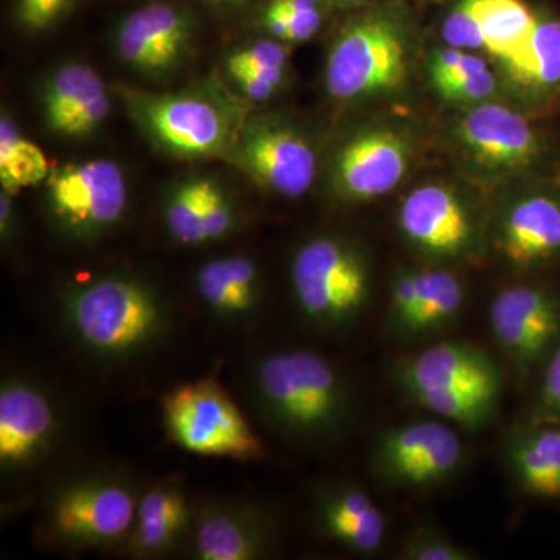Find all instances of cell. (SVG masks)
<instances>
[{"instance_id":"1","label":"cell","mask_w":560,"mask_h":560,"mask_svg":"<svg viewBox=\"0 0 560 560\" xmlns=\"http://www.w3.org/2000/svg\"><path fill=\"white\" fill-rule=\"evenodd\" d=\"M245 393L272 433L308 445L341 436L355 408L345 372L308 349L275 350L254 360L246 370Z\"/></svg>"},{"instance_id":"2","label":"cell","mask_w":560,"mask_h":560,"mask_svg":"<svg viewBox=\"0 0 560 560\" xmlns=\"http://www.w3.org/2000/svg\"><path fill=\"white\" fill-rule=\"evenodd\" d=\"M61 315L73 341L103 361H127L150 352L172 326L160 291L147 280L124 272L66 287Z\"/></svg>"},{"instance_id":"3","label":"cell","mask_w":560,"mask_h":560,"mask_svg":"<svg viewBox=\"0 0 560 560\" xmlns=\"http://www.w3.org/2000/svg\"><path fill=\"white\" fill-rule=\"evenodd\" d=\"M291 293L302 318L316 329L355 326L372 298V272L363 250L338 235L302 243L290 265Z\"/></svg>"},{"instance_id":"4","label":"cell","mask_w":560,"mask_h":560,"mask_svg":"<svg viewBox=\"0 0 560 560\" xmlns=\"http://www.w3.org/2000/svg\"><path fill=\"white\" fill-rule=\"evenodd\" d=\"M139 497L128 478L106 470L66 478L50 492L44 529L70 550H101L130 539Z\"/></svg>"},{"instance_id":"5","label":"cell","mask_w":560,"mask_h":560,"mask_svg":"<svg viewBox=\"0 0 560 560\" xmlns=\"http://www.w3.org/2000/svg\"><path fill=\"white\" fill-rule=\"evenodd\" d=\"M47 219L65 241L92 245L120 226L130 208V186L119 162H66L47 176Z\"/></svg>"},{"instance_id":"6","label":"cell","mask_w":560,"mask_h":560,"mask_svg":"<svg viewBox=\"0 0 560 560\" xmlns=\"http://www.w3.org/2000/svg\"><path fill=\"white\" fill-rule=\"evenodd\" d=\"M168 438L198 456L264 459V441L215 378L184 383L162 400Z\"/></svg>"},{"instance_id":"7","label":"cell","mask_w":560,"mask_h":560,"mask_svg":"<svg viewBox=\"0 0 560 560\" xmlns=\"http://www.w3.org/2000/svg\"><path fill=\"white\" fill-rule=\"evenodd\" d=\"M124 102L136 127L158 150L179 160L230 156L237 130L215 98L124 90Z\"/></svg>"},{"instance_id":"8","label":"cell","mask_w":560,"mask_h":560,"mask_svg":"<svg viewBox=\"0 0 560 560\" xmlns=\"http://www.w3.org/2000/svg\"><path fill=\"white\" fill-rule=\"evenodd\" d=\"M467 451L458 429L431 416L390 425L372 444V475L389 489L441 488L459 477Z\"/></svg>"},{"instance_id":"9","label":"cell","mask_w":560,"mask_h":560,"mask_svg":"<svg viewBox=\"0 0 560 560\" xmlns=\"http://www.w3.org/2000/svg\"><path fill=\"white\" fill-rule=\"evenodd\" d=\"M407 49L396 25L382 18L353 22L327 55V92L349 102L396 90L407 77Z\"/></svg>"},{"instance_id":"10","label":"cell","mask_w":560,"mask_h":560,"mask_svg":"<svg viewBox=\"0 0 560 560\" xmlns=\"http://www.w3.org/2000/svg\"><path fill=\"white\" fill-rule=\"evenodd\" d=\"M230 158L254 183L283 198L307 194L318 171L308 139L290 125L264 116L243 121Z\"/></svg>"},{"instance_id":"11","label":"cell","mask_w":560,"mask_h":560,"mask_svg":"<svg viewBox=\"0 0 560 560\" xmlns=\"http://www.w3.org/2000/svg\"><path fill=\"white\" fill-rule=\"evenodd\" d=\"M488 326L497 348L517 374L547 363L560 340V300L539 285L508 287L492 298Z\"/></svg>"},{"instance_id":"12","label":"cell","mask_w":560,"mask_h":560,"mask_svg":"<svg viewBox=\"0 0 560 560\" xmlns=\"http://www.w3.org/2000/svg\"><path fill=\"white\" fill-rule=\"evenodd\" d=\"M195 32L189 11L171 3H150L120 21L114 33V49L132 72L160 80L189 60Z\"/></svg>"},{"instance_id":"13","label":"cell","mask_w":560,"mask_h":560,"mask_svg":"<svg viewBox=\"0 0 560 560\" xmlns=\"http://www.w3.org/2000/svg\"><path fill=\"white\" fill-rule=\"evenodd\" d=\"M61 416L38 383L13 377L0 388V467L7 474L32 469L57 444Z\"/></svg>"},{"instance_id":"14","label":"cell","mask_w":560,"mask_h":560,"mask_svg":"<svg viewBox=\"0 0 560 560\" xmlns=\"http://www.w3.org/2000/svg\"><path fill=\"white\" fill-rule=\"evenodd\" d=\"M390 377L405 396L434 389H469L501 397L503 372L488 350L445 340L397 360Z\"/></svg>"},{"instance_id":"15","label":"cell","mask_w":560,"mask_h":560,"mask_svg":"<svg viewBox=\"0 0 560 560\" xmlns=\"http://www.w3.org/2000/svg\"><path fill=\"white\" fill-rule=\"evenodd\" d=\"M399 228L407 242L431 259H463L477 245V224L469 208L441 184H425L405 198Z\"/></svg>"},{"instance_id":"16","label":"cell","mask_w":560,"mask_h":560,"mask_svg":"<svg viewBox=\"0 0 560 560\" xmlns=\"http://www.w3.org/2000/svg\"><path fill=\"white\" fill-rule=\"evenodd\" d=\"M44 127L62 139L95 135L110 114V94L97 70L81 61H68L47 73L39 86Z\"/></svg>"},{"instance_id":"17","label":"cell","mask_w":560,"mask_h":560,"mask_svg":"<svg viewBox=\"0 0 560 560\" xmlns=\"http://www.w3.org/2000/svg\"><path fill=\"white\" fill-rule=\"evenodd\" d=\"M410 162V143L399 132H360L349 139L335 156V191L350 202L385 197L399 186Z\"/></svg>"},{"instance_id":"18","label":"cell","mask_w":560,"mask_h":560,"mask_svg":"<svg viewBox=\"0 0 560 560\" xmlns=\"http://www.w3.org/2000/svg\"><path fill=\"white\" fill-rule=\"evenodd\" d=\"M276 544V525L267 511L248 501L220 500L195 515L191 555L200 560L267 558Z\"/></svg>"},{"instance_id":"19","label":"cell","mask_w":560,"mask_h":560,"mask_svg":"<svg viewBox=\"0 0 560 560\" xmlns=\"http://www.w3.org/2000/svg\"><path fill=\"white\" fill-rule=\"evenodd\" d=\"M172 241L205 246L230 237L238 228V210L230 191L209 176H190L172 187L162 205Z\"/></svg>"},{"instance_id":"20","label":"cell","mask_w":560,"mask_h":560,"mask_svg":"<svg viewBox=\"0 0 560 560\" xmlns=\"http://www.w3.org/2000/svg\"><path fill=\"white\" fill-rule=\"evenodd\" d=\"M312 510L320 533L353 555L370 558L385 547L388 518L357 482L319 486L313 492Z\"/></svg>"},{"instance_id":"21","label":"cell","mask_w":560,"mask_h":560,"mask_svg":"<svg viewBox=\"0 0 560 560\" xmlns=\"http://www.w3.org/2000/svg\"><path fill=\"white\" fill-rule=\"evenodd\" d=\"M458 138L482 167L495 172L521 171L540 154V140L522 114L501 105H480L464 114Z\"/></svg>"},{"instance_id":"22","label":"cell","mask_w":560,"mask_h":560,"mask_svg":"<svg viewBox=\"0 0 560 560\" xmlns=\"http://www.w3.org/2000/svg\"><path fill=\"white\" fill-rule=\"evenodd\" d=\"M504 459L525 495L560 499V423L529 418L512 427L504 440Z\"/></svg>"},{"instance_id":"23","label":"cell","mask_w":560,"mask_h":560,"mask_svg":"<svg viewBox=\"0 0 560 560\" xmlns=\"http://www.w3.org/2000/svg\"><path fill=\"white\" fill-rule=\"evenodd\" d=\"M499 249L517 270H529L560 254V201L529 195L515 202L501 221Z\"/></svg>"},{"instance_id":"24","label":"cell","mask_w":560,"mask_h":560,"mask_svg":"<svg viewBox=\"0 0 560 560\" xmlns=\"http://www.w3.org/2000/svg\"><path fill=\"white\" fill-rule=\"evenodd\" d=\"M195 515L186 493L175 482H158L139 499L128 550L140 559L172 555L190 539Z\"/></svg>"},{"instance_id":"25","label":"cell","mask_w":560,"mask_h":560,"mask_svg":"<svg viewBox=\"0 0 560 560\" xmlns=\"http://www.w3.org/2000/svg\"><path fill=\"white\" fill-rule=\"evenodd\" d=\"M195 289L217 318L243 320L260 307L261 275L256 261L243 254L217 257L198 268Z\"/></svg>"},{"instance_id":"26","label":"cell","mask_w":560,"mask_h":560,"mask_svg":"<svg viewBox=\"0 0 560 560\" xmlns=\"http://www.w3.org/2000/svg\"><path fill=\"white\" fill-rule=\"evenodd\" d=\"M466 304L463 280L448 270H422V289L415 315L400 341H415L447 329L459 318Z\"/></svg>"},{"instance_id":"27","label":"cell","mask_w":560,"mask_h":560,"mask_svg":"<svg viewBox=\"0 0 560 560\" xmlns=\"http://www.w3.org/2000/svg\"><path fill=\"white\" fill-rule=\"evenodd\" d=\"M475 13L485 49L503 62L523 50L539 22L523 0H475Z\"/></svg>"},{"instance_id":"28","label":"cell","mask_w":560,"mask_h":560,"mask_svg":"<svg viewBox=\"0 0 560 560\" xmlns=\"http://www.w3.org/2000/svg\"><path fill=\"white\" fill-rule=\"evenodd\" d=\"M51 167L46 154L31 139L25 138L11 119L10 114H2L0 120V179L2 190L14 195L25 187L46 183Z\"/></svg>"},{"instance_id":"29","label":"cell","mask_w":560,"mask_h":560,"mask_svg":"<svg viewBox=\"0 0 560 560\" xmlns=\"http://www.w3.org/2000/svg\"><path fill=\"white\" fill-rule=\"evenodd\" d=\"M511 77L534 90L560 84V21L537 22L533 35L514 58L504 62Z\"/></svg>"},{"instance_id":"30","label":"cell","mask_w":560,"mask_h":560,"mask_svg":"<svg viewBox=\"0 0 560 560\" xmlns=\"http://www.w3.org/2000/svg\"><path fill=\"white\" fill-rule=\"evenodd\" d=\"M408 399L431 416L466 431H481L489 427L499 416L501 401V397L469 389L422 390Z\"/></svg>"},{"instance_id":"31","label":"cell","mask_w":560,"mask_h":560,"mask_svg":"<svg viewBox=\"0 0 560 560\" xmlns=\"http://www.w3.org/2000/svg\"><path fill=\"white\" fill-rule=\"evenodd\" d=\"M399 559L404 560H471L474 552L453 540L444 530L419 525L401 540Z\"/></svg>"},{"instance_id":"32","label":"cell","mask_w":560,"mask_h":560,"mask_svg":"<svg viewBox=\"0 0 560 560\" xmlns=\"http://www.w3.org/2000/svg\"><path fill=\"white\" fill-rule=\"evenodd\" d=\"M422 289V271L404 270L390 282L385 330L393 340H400L405 327L415 315Z\"/></svg>"},{"instance_id":"33","label":"cell","mask_w":560,"mask_h":560,"mask_svg":"<svg viewBox=\"0 0 560 560\" xmlns=\"http://www.w3.org/2000/svg\"><path fill=\"white\" fill-rule=\"evenodd\" d=\"M289 50L275 40H256L232 50L226 58L228 73L248 70H285Z\"/></svg>"},{"instance_id":"34","label":"cell","mask_w":560,"mask_h":560,"mask_svg":"<svg viewBox=\"0 0 560 560\" xmlns=\"http://www.w3.org/2000/svg\"><path fill=\"white\" fill-rule=\"evenodd\" d=\"M445 43L455 49H485V39L475 13V0H460L442 27Z\"/></svg>"},{"instance_id":"35","label":"cell","mask_w":560,"mask_h":560,"mask_svg":"<svg viewBox=\"0 0 560 560\" xmlns=\"http://www.w3.org/2000/svg\"><path fill=\"white\" fill-rule=\"evenodd\" d=\"M75 0H18L16 21L28 35H39L60 24Z\"/></svg>"},{"instance_id":"36","label":"cell","mask_w":560,"mask_h":560,"mask_svg":"<svg viewBox=\"0 0 560 560\" xmlns=\"http://www.w3.org/2000/svg\"><path fill=\"white\" fill-rule=\"evenodd\" d=\"M264 25L279 40L302 43L311 39L320 28V13L290 14L267 9L264 14Z\"/></svg>"},{"instance_id":"37","label":"cell","mask_w":560,"mask_h":560,"mask_svg":"<svg viewBox=\"0 0 560 560\" xmlns=\"http://www.w3.org/2000/svg\"><path fill=\"white\" fill-rule=\"evenodd\" d=\"M530 419L551 420L560 423V340L545 363Z\"/></svg>"},{"instance_id":"38","label":"cell","mask_w":560,"mask_h":560,"mask_svg":"<svg viewBox=\"0 0 560 560\" xmlns=\"http://www.w3.org/2000/svg\"><path fill=\"white\" fill-rule=\"evenodd\" d=\"M237 90L253 102L271 98L285 80V70H248V72L231 73Z\"/></svg>"},{"instance_id":"39","label":"cell","mask_w":560,"mask_h":560,"mask_svg":"<svg viewBox=\"0 0 560 560\" xmlns=\"http://www.w3.org/2000/svg\"><path fill=\"white\" fill-rule=\"evenodd\" d=\"M436 91L440 92L445 101L481 102L495 91V77H493L489 69H486L482 72L475 73V75L467 77V79L442 86Z\"/></svg>"},{"instance_id":"40","label":"cell","mask_w":560,"mask_h":560,"mask_svg":"<svg viewBox=\"0 0 560 560\" xmlns=\"http://www.w3.org/2000/svg\"><path fill=\"white\" fill-rule=\"evenodd\" d=\"M486 69H488V66H486L485 60L475 57V55L466 54L463 60L453 66L452 69L444 70V72L436 73V75H430L431 83H433L434 90H440L442 86L467 79V77L475 75V73L482 72Z\"/></svg>"},{"instance_id":"41","label":"cell","mask_w":560,"mask_h":560,"mask_svg":"<svg viewBox=\"0 0 560 560\" xmlns=\"http://www.w3.org/2000/svg\"><path fill=\"white\" fill-rule=\"evenodd\" d=\"M20 231V217L14 208L13 195L7 190L0 194V238L2 245H10Z\"/></svg>"},{"instance_id":"42","label":"cell","mask_w":560,"mask_h":560,"mask_svg":"<svg viewBox=\"0 0 560 560\" xmlns=\"http://www.w3.org/2000/svg\"><path fill=\"white\" fill-rule=\"evenodd\" d=\"M268 9L290 14L312 13L319 10L318 0H272Z\"/></svg>"},{"instance_id":"43","label":"cell","mask_w":560,"mask_h":560,"mask_svg":"<svg viewBox=\"0 0 560 560\" xmlns=\"http://www.w3.org/2000/svg\"><path fill=\"white\" fill-rule=\"evenodd\" d=\"M205 2L213 3V5H238L246 0H205Z\"/></svg>"},{"instance_id":"44","label":"cell","mask_w":560,"mask_h":560,"mask_svg":"<svg viewBox=\"0 0 560 560\" xmlns=\"http://www.w3.org/2000/svg\"><path fill=\"white\" fill-rule=\"evenodd\" d=\"M334 2L338 3H359L361 0H334Z\"/></svg>"}]
</instances>
